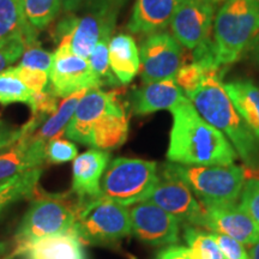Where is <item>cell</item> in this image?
Masks as SVG:
<instances>
[{
    "label": "cell",
    "mask_w": 259,
    "mask_h": 259,
    "mask_svg": "<svg viewBox=\"0 0 259 259\" xmlns=\"http://www.w3.org/2000/svg\"><path fill=\"white\" fill-rule=\"evenodd\" d=\"M173 115L167 158L186 166L234 164L238 154L229 139L197 112L189 97L170 109Z\"/></svg>",
    "instance_id": "obj_1"
},
{
    "label": "cell",
    "mask_w": 259,
    "mask_h": 259,
    "mask_svg": "<svg viewBox=\"0 0 259 259\" xmlns=\"http://www.w3.org/2000/svg\"><path fill=\"white\" fill-rule=\"evenodd\" d=\"M128 115L118 90L87 92L63 134L71 141L101 150L120 147L128 136Z\"/></svg>",
    "instance_id": "obj_2"
},
{
    "label": "cell",
    "mask_w": 259,
    "mask_h": 259,
    "mask_svg": "<svg viewBox=\"0 0 259 259\" xmlns=\"http://www.w3.org/2000/svg\"><path fill=\"white\" fill-rule=\"evenodd\" d=\"M189 99L197 112L229 139L246 166L258 168L259 139L236 112L223 88L222 76L204 79Z\"/></svg>",
    "instance_id": "obj_3"
},
{
    "label": "cell",
    "mask_w": 259,
    "mask_h": 259,
    "mask_svg": "<svg viewBox=\"0 0 259 259\" xmlns=\"http://www.w3.org/2000/svg\"><path fill=\"white\" fill-rule=\"evenodd\" d=\"M257 0H225L215 16L213 53L221 66L240 59L259 37Z\"/></svg>",
    "instance_id": "obj_4"
},
{
    "label": "cell",
    "mask_w": 259,
    "mask_h": 259,
    "mask_svg": "<svg viewBox=\"0 0 259 259\" xmlns=\"http://www.w3.org/2000/svg\"><path fill=\"white\" fill-rule=\"evenodd\" d=\"M72 231L84 245H107L131 234L128 206L103 196L77 199Z\"/></svg>",
    "instance_id": "obj_5"
},
{
    "label": "cell",
    "mask_w": 259,
    "mask_h": 259,
    "mask_svg": "<svg viewBox=\"0 0 259 259\" xmlns=\"http://www.w3.org/2000/svg\"><path fill=\"white\" fill-rule=\"evenodd\" d=\"M163 168L189 186L202 203H236L246 180L244 168L227 166H186L167 162Z\"/></svg>",
    "instance_id": "obj_6"
},
{
    "label": "cell",
    "mask_w": 259,
    "mask_h": 259,
    "mask_svg": "<svg viewBox=\"0 0 259 259\" xmlns=\"http://www.w3.org/2000/svg\"><path fill=\"white\" fill-rule=\"evenodd\" d=\"M77 198L67 194H42L29 206L16 231V252L45 236L72 231L76 222Z\"/></svg>",
    "instance_id": "obj_7"
},
{
    "label": "cell",
    "mask_w": 259,
    "mask_h": 259,
    "mask_svg": "<svg viewBox=\"0 0 259 259\" xmlns=\"http://www.w3.org/2000/svg\"><path fill=\"white\" fill-rule=\"evenodd\" d=\"M156 162L118 157L108 163L101 179V194L130 206L145 202L158 183Z\"/></svg>",
    "instance_id": "obj_8"
},
{
    "label": "cell",
    "mask_w": 259,
    "mask_h": 259,
    "mask_svg": "<svg viewBox=\"0 0 259 259\" xmlns=\"http://www.w3.org/2000/svg\"><path fill=\"white\" fill-rule=\"evenodd\" d=\"M116 14L107 10H93L82 17L70 16L57 27L59 45H65L72 53L89 59L97 42L109 40Z\"/></svg>",
    "instance_id": "obj_9"
},
{
    "label": "cell",
    "mask_w": 259,
    "mask_h": 259,
    "mask_svg": "<svg viewBox=\"0 0 259 259\" xmlns=\"http://www.w3.org/2000/svg\"><path fill=\"white\" fill-rule=\"evenodd\" d=\"M181 45L169 32L148 35L139 52L142 82L148 84L174 78L181 67Z\"/></svg>",
    "instance_id": "obj_10"
},
{
    "label": "cell",
    "mask_w": 259,
    "mask_h": 259,
    "mask_svg": "<svg viewBox=\"0 0 259 259\" xmlns=\"http://www.w3.org/2000/svg\"><path fill=\"white\" fill-rule=\"evenodd\" d=\"M223 3L225 0H183L170 22L173 36L193 51L209 38L216 10Z\"/></svg>",
    "instance_id": "obj_11"
},
{
    "label": "cell",
    "mask_w": 259,
    "mask_h": 259,
    "mask_svg": "<svg viewBox=\"0 0 259 259\" xmlns=\"http://www.w3.org/2000/svg\"><path fill=\"white\" fill-rule=\"evenodd\" d=\"M101 87L88 59L76 56L65 45H58L50 71V88L54 95L67 97L80 90Z\"/></svg>",
    "instance_id": "obj_12"
},
{
    "label": "cell",
    "mask_w": 259,
    "mask_h": 259,
    "mask_svg": "<svg viewBox=\"0 0 259 259\" xmlns=\"http://www.w3.org/2000/svg\"><path fill=\"white\" fill-rule=\"evenodd\" d=\"M158 183L147 200L156 204L179 222L202 227L203 205L179 178L162 168Z\"/></svg>",
    "instance_id": "obj_13"
},
{
    "label": "cell",
    "mask_w": 259,
    "mask_h": 259,
    "mask_svg": "<svg viewBox=\"0 0 259 259\" xmlns=\"http://www.w3.org/2000/svg\"><path fill=\"white\" fill-rule=\"evenodd\" d=\"M131 233L151 246H167L179 241L180 222L156 204L145 200L130 208Z\"/></svg>",
    "instance_id": "obj_14"
},
{
    "label": "cell",
    "mask_w": 259,
    "mask_h": 259,
    "mask_svg": "<svg viewBox=\"0 0 259 259\" xmlns=\"http://www.w3.org/2000/svg\"><path fill=\"white\" fill-rule=\"evenodd\" d=\"M202 227L235 239L245 246L259 241V229L247 212L236 203H202Z\"/></svg>",
    "instance_id": "obj_15"
},
{
    "label": "cell",
    "mask_w": 259,
    "mask_h": 259,
    "mask_svg": "<svg viewBox=\"0 0 259 259\" xmlns=\"http://www.w3.org/2000/svg\"><path fill=\"white\" fill-rule=\"evenodd\" d=\"M111 154L101 149H90L73 160L72 193L78 200H84L101 194V179L109 163Z\"/></svg>",
    "instance_id": "obj_16"
},
{
    "label": "cell",
    "mask_w": 259,
    "mask_h": 259,
    "mask_svg": "<svg viewBox=\"0 0 259 259\" xmlns=\"http://www.w3.org/2000/svg\"><path fill=\"white\" fill-rule=\"evenodd\" d=\"M46 144L34 134H27L0 153V181L44 166L47 161Z\"/></svg>",
    "instance_id": "obj_17"
},
{
    "label": "cell",
    "mask_w": 259,
    "mask_h": 259,
    "mask_svg": "<svg viewBox=\"0 0 259 259\" xmlns=\"http://www.w3.org/2000/svg\"><path fill=\"white\" fill-rule=\"evenodd\" d=\"M186 99L176 79L144 84L131 95V109L136 115H147L162 109H170Z\"/></svg>",
    "instance_id": "obj_18"
},
{
    "label": "cell",
    "mask_w": 259,
    "mask_h": 259,
    "mask_svg": "<svg viewBox=\"0 0 259 259\" xmlns=\"http://www.w3.org/2000/svg\"><path fill=\"white\" fill-rule=\"evenodd\" d=\"M183 0H136L127 29L134 34H154L170 24Z\"/></svg>",
    "instance_id": "obj_19"
},
{
    "label": "cell",
    "mask_w": 259,
    "mask_h": 259,
    "mask_svg": "<svg viewBox=\"0 0 259 259\" xmlns=\"http://www.w3.org/2000/svg\"><path fill=\"white\" fill-rule=\"evenodd\" d=\"M17 253L22 259H87L84 244L73 231L45 236Z\"/></svg>",
    "instance_id": "obj_20"
},
{
    "label": "cell",
    "mask_w": 259,
    "mask_h": 259,
    "mask_svg": "<svg viewBox=\"0 0 259 259\" xmlns=\"http://www.w3.org/2000/svg\"><path fill=\"white\" fill-rule=\"evenodd\" d=\"M109 66L120 84H128L135 78L141 67V58L137 45L127 34L112 37L108 44Z\"/></svg>",
    "instance_id": "obj_21"
},
{
    "label": "cell",
    "mask_w": 259,
    "mask_h": 259,
    "mask_svg": "<svg viewBox=\"0 0 259 259\" xmlns=\"http://www.w3.org/2000/svg\"><path fill=\"white\" fill-rule=\"evenodd\" d=\"M236 112L259 139V88L251 80H233L223 84Z\"/></svg>",
    "instance_id": "obj_22"
},
{
    "label": "cell",
    "mask_w": 259,
    "mask_h": 259,
    "mask_svg": "<svg viewBox=\"0 0 259 259\" xmlns=\"http://www.w3.org/2000/svg\"><path fill=\"white\" fill-rule=\"evenodd\" d=\"M42 171V167H38L0 181V212L11 204L34 198Z\"/></svg>",
    "instance_id": "obj_23"
},
{
    "label": "cell",
    "mask_w": 259,
    "mask_h": 259,
    "mask_svg": "<svg viewBox=\"0 0 259 259\" xmlns=\"http://www.w3.org/2000/svg\"><path fill=\"white\" fill-rule=\"evenodd\" d=\"M89 89L80 90L72 94V95L64 97V100L58 106V109L50 116V119H47V121L44 122V125L41 126V128L38 130L37 134H34L37 138H40L41 141L47 142L50 139L58 137V135L63 134L65 127L69 124L71 119L76 112L77 107L82 97L85 95Z\"/></svg>",
    "instance_id": "obj_24"
},
{
    "label": "cell",
    "mask_w": 259,
    "mask_h": 259,
    "mask_svg": "<svg viewBox=\"0 0 259 259\" xmlns=\"http://www.w3.org/2000/svg\"><path fill=\"white\" fill-rule=\"evenodd\" d=\"M19 32H37L25 18L22 0H0V42Z\"/></svg>",
    "instance_id": "obj_25"
},
{
    "label": "cell",
    "mask_w": 259,
    "mask_h": 259,
    "mask_svg": "<svg viewBox=\"0 0 259 259\" xmlns=\"http://www.w3.org/2000/svg\"><path fill=\"white\" fill-rule=\"evenodd\" d=\"M184 239L191 259H226L212 233H205L194 227H185Z\"/></svg>",
    "instance_id": "obj_26"
},
{
    "label": "cell",
    "mask_w": 259,
    "mask_h": 259,
    "mask_svg": "<svg viewBox=\"0 0 259 259\" xmlns=\"http://www.w3.org/2000/svg\"><path fill=\"white\" fill-rule=\"evenodd\" d=\"M25 18L36 30L47 28L58 12L60 11L63 0H22Z\"/></svg>",
    "instance_id": "obj_27"
},
{
    "label": "cell",
    "mask_w": 259,
    "mask_h": 259,
    "mask_svg": "<svg viewBox=\"0 0 259 259\" xmlns=\"http://www.w3.org/2000/svg\"><path fill=\"white\" fill-rule=\"evenodd\" d=\"M34 92L25 87L12 72L11 67L0 72V103L3 106L22 102L29 105Z\"/></svg>",
    "instance_id": "obj_28"
},
{
    "label": "cell",
    "mask_w": 259,
    "mask_h": 259,
    "mask_svg": "<svg viewBox=\"0 0 259 259\" xmlns=\"http://www.w3.org/2000/svg\"><path fill=\"white\" fill-rule=\"evenodd\" d=\"M37 42V32H19L0 42V72L9 69L23 56L25 46Z\"/></svg>",
    "instance_id": "obj_29"
},
{
    "label": "cell",
    "mask_w": 259,
    "mask_h": 259,
    "mask_svg": "<svg viewBox=\"0 0 259 259\" xmlns=\"http://www.w3.org/2000/svg\"><path fill=\"white\" fill-rule=\"evenodd\" d=\"M109 40H101L97 42L94 48L92 54L89 57L90 66L100 80L101 85H114L118 87L119 80L116 79L115 74L112 72L111 66H109V50H108Z\"/></svg>",
    "instance_id": "obj_30"
},
{
    "label": "cell",
    "mask_w": 259,
    "mask_h": 259,
    "mask_svg": "<svg viewBox=\"0 0 259 259\" xmlns=\"http://www.w3.org/2000/svg\"><path fill=\"white\" fill-rule=\"evenodd\" d=\"M44 116H32L27 124L21 127H14L8 122L0 119V151L5 150L14 145L27 134H34V131L40 125Z\"/></svg>",
    "instance_id": "obj_31"
},
{
    "label": "cell",
    "mask_w": 259,
    "mask_h": 259,
    "mask_svg": "<svg viewBox=\"0 0 259 259\" xmlns=\"http://www.w3.org/2000/svg\"><path fill=\"white\" fill-rule=\"evenodd\" d=\"M47 161L54 164L66 163L78 156V149L67 139L54 137L46 144Z\"/></svg>",
    "instance_id": "obj_32"
},
{
    "label": "cell",
    "mask_w": 259,
    "mask_h": 259,
    "mask_svg": "<svg viewBox=\"0 0 259 259\" xmlns=\"http://www.w3.org/2000/svg\"><path fill=\"white\" fill-rule=\"evenodd\" d=\"M21 58V63L18 64L19 66L46 71V72H50L52 63H53V54L45 51L44 48L38 45V42H34V44L28 45V46L25 47L23 56Z\"/></svg>",
    "instance_id": "obj_33"
},
{
    "label": "cell",
    "mask_w": 259,
    "mask_h": 259,
    "mask_svg": "<svg viewBox=\"0 0 259 259\" xmlns=\"http://www.w3.org/2000/svg\"><path fill=\"white\" fill-rule=\"evenodd\" d=\"M240 206L250 215L259 229V179L245 180L240 196Z\"/></svg>",
    "instance_id": "obj_34"
},
{
    "label": "cell",
    "mask_w": 259,
    "mask_h": 259,
    "mask_svg": "<svg viewBox=\"0 0 259 259\" xmlns=\"http://www.w3.org/2000/svg\"><path fill=\"white\" fill-rule=\"evenodd\" d=\"M12 72L21 79V82L35 93H40L50 87V72L41 70L29 69L24 66H10Z\"/></svg>",
    "instance_id": "obj_35"
},
{
    "label": "cell",
    "mask_w": 259,
    "mask_h": 259,
    "mask_svg": "<svg viewBox=\"0 0 259 259\" xmlns=\"http://www.w3.org/2000/svg\"><path fill=\"white\" fill-rule=\"evenodd\" d=\"M28 106L30 107L32 116L53 114L58 109V96L54 95V93L48 87L44 92H34L31 101Z\"/></svg>",
    "instance_id": "obj_36"
},
{
    "label": "cell",
    "mask_w": 259,
    "mask_h": 259,
    "mask_svg": "<svg viewBox=\"0 0 259 259\" xmlns=\"http://www.w3.org/2000/svg\"><path fill=\"white\" fill-rule=\"evenodd\" d=\"M212 234L226 259H251L248 252L245 250V245H242L241 242L220 233H212Z\"/></svg>",
    "instance_id": "obj_37"
},
{
    "label": "cell",
    "mask_w": 259,
    "mask_h": 259,
    "mask_svg": "<svg viewBox=\"0 0 259 259\" xmlns=\"http://www.w3.org/2000/svg\"><path fill=\"white\" fill-rule=\"evenodd\" d=\"M157 259H191L187 247L184 246H169L157 254Z\"/></svg>",
    "instance_id": "obj_38"
},
{
    "label": "cell",
    "mask_w": 259,
    "mask_h": 259,
    "mask_svg": "<svg viewBox=\"0 0 259 259\" xmlns=\"http://www.w3.org/2000/svg\"><path fill=\"white\" fill-rule=\"evenodd\" d=\"M126 0H96L92 5V9H100V10H107L116 14L119 8L124 4Z\"/></svg>",
    "instance_id": "obj_39"
},
{
    "label": "cell",
    "mask_w": 259,
    "mask_h": 259,
    "mask_svg": "<svg viewBox=\"0 0 259 259\" xmlns=\"http://www.w3.org/2000/svg\"><path fill=\"white\" fill-rule=\"evenodd\" d=\"M63 2L65 10H67V11H74V10L82 8L83 5L92 6L96 0H63Z\"/></svg>",
    "instance_id": "obj_40"
},
{
    "label": "cell",
    "mask_w": 259,
    "mask_h": 259,
    "mask_svg": "<svg viewBox=\"0 0 259 259\" xmlns=\"http://www.w3.org/2000/svg\"><path fill=\"white\" fill-rule=\"evenodd\" d=\"M250 258L251 259H259V241L255 242L254 245L251 246Z\"/></svg>",
    "instance_id": "obj_41"
},
{
    "label": "cell",
    "mask_w": 259,
    "mask_h": 259,
    "mask_svg": "<svg viewBox=\"0 0 259 259\" xmlns=\"http://www.w3.org/2000/svg\"><path fill=\"white\" fill-rule=\"evenodd\" d=\"M253 58L257 63H259V37L255 40L253 44Z\"/></svg>",
    "instance_id": "obj_42"
},
{
    "label": "cell",
    "mask_w": 259,
    "mask_h": 259,
    "mask_svg": "<svg viewBox=\"0 0 259 259\" xmlns=\"http://www.w3.org/2000/svg\"><path fill=\"white\" fill-rule=\"evenodd\" d=\"M5 250H6L5 244H4V242H0V257H2V254L4 253Z\"/></svg>",
    "instance_id": "obj_43"
},
{
    "label": "cell",
    "mask_w": 259,
    "mask_h": 259,
    "mask_svg": "<svg viewBox=\"0 0 259 259\" xmlns=\"http://www.w3.org/2000/svg\"><path fill=\"white\" fill-rule=\"evenodd\" d=\"M257 2H258V3H259V0H257Z\"/></svg>",
    "instance_id": "obj_44"
}]
</instances>
